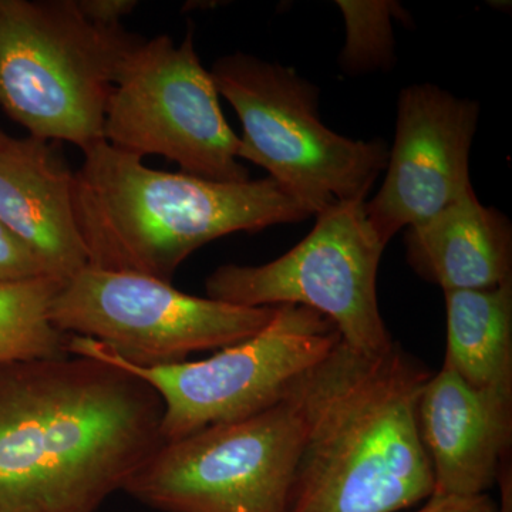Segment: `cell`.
Wrapping results in <instances>:
<instances>
[{
  "label": "cell",
  "instance_id": "cell-1",
  "mask_svg": "<svg viewBox=\"0 0 512 512\" xmlns=\"http://www.w3.org/2000/svg\"><path fill=\"white\" fill-rule=\"evenodd\" d=\"M164 406L120 367L0 365V512H96L163 446Z\"/></svg>",
  "mask_w": 512,
  "mask_h": 512
},
{
  "label": "cell",
  "instance_id": "cell-2",
  "mask_svg": "<svg viewBox=\"0 0 512 512\" xmlns=\"http://www.w3.org/2000/svg\"><path fill=\"white\" fill-rule=\"evenodd\" d=\"M431 375L397 343L363 356L340 340L295 387L303 439L288 512H399L429 500L417 403Z\"/></svg>",
  "mask_w": 512,
  "mask_h": 512
},
{
  "label": "cell",
  "instance_id": "cell-3",
  "mask_svg": "<svg viewBox=\"0 0 512 512\" xmlns=\"http://www.w3.org/2000/svg\"><path fill=\"white\" fill-rule=\"evenodd\" d=\"M74 208L89 266L170 282L208 242L308 220V210L272 178L220 183L148 168L109 143L84 151Z\"/></svg>",
  "mask_w": 512,
  "mask_h": 512
},
{
  "label": "cell",
  "instance_id": "cell-4",
  "mask_svg": "<svg viewBox=\"0 0 512 512\" xmlns=\"http://www.w3.org/2000/svg\"><path fill=\"white\" fill-rule=\"evenodd\" d=\"M141 37L90 22L77 0H0V107L30 137L103 143L121 64Z\"/></svg>",
  "mask_w": 512,
  "mask_h": 512
},
{
  "label": "cell",
  "instance_id": "cell-5",
  "mask_svg": "<svg viewBox=\"0 0 512 512\" xmlns=\"http://www.w3.org/2000/svg\"><path fill=\"white\" fill-rule=\"evenodd\" d=\"M210 73L241 121L238 158L268 171L311 217L340 202L366 201L386 170L389 147L326 127L315 84L242 52L221 57Z\"/></svg>",
  "mask_w": 512,
  "mask_h": 512
},
{
  "label": "cell",
  "instance_id": "cell-6",
  "mask_svg": "<svg viewBox=\"0 0 512 512\" xmlns=\"http://www.w3.org/2000/svg\"><path fill=\"white\" fill-rule=\"evenodd\" d=\"M340 340L339 330L319 312L282 305L261 332L197 362L131 365L103 343L79 335H67L66 352L120 367L150 384L164 406L161 436L171 443L248 419L288 399Z\"/></svg>",
  "mask_w": 512,
  "mask_h": 512
},
{
  "label": "cell",
  "instance_id": "cell-7",
  "mask_svg": "<svg viewBox=\"0 0 512 512\" xmlns=\"http://www.w3.org/2000/svg\"><path fill=\"white\" fill-rule=\"evenodd\" d=\"M365 202H340L320 212L308 237L275 261L215 269L205 282L208 298L247 308L306 306L328 318L360 355L387 352L396 342L376 288L386 244L367 220Z\"/></svg>",
  "mask_w": 512,
  "mask_h": 512
},
{
  "label": "cell",
  "instance_id": "cell-8",
  "mask_svg": "<svg viewBox=\"0 0 512 512\" xmlns=\"http://www.w3.org/2000/svg\"><path fill=\"white\" fill-rule=\"evenodd\" d=\"M295 387L265 412L164 443L124 493L163 512H288L303 439Z\"/></svg>",
  "mask_w": 512,
  "mask_h": 512
},
{
  "label": "cell",
  "instance_id": "cell-9",
  "mask_svg": "<svg viewBox=\"0 0 512 512\" xmlns=\"http://www.w3.org/2000/svg\"><path fill=\"white\" fill-rule=\"evenodd\" d=\"M103 134L110 146L140 158L163 156L181 173L220 183L251 180L192 30L178 46L161 35L128 53L107 101Z\"/></svg>",
  "mask_w": 512,
  "mask_h": 512
},
{
  "label": "cell",
  "instance_id": "cell-10",
  "mask_svg": "<svg viewBox=\"0 0 512 512\" xmlns=\"http://www.w3.org/2000/svg\"><path fill=\"white\" fill-rule=\"evenodd\" d=\"M276 308L229 305L151 276L86 266L57 292L50 320L60 332L92 338L131 365L150 367L252 338Z\"/></svg>",
  "mask_w": 512,
  "mask_h": 512
},
{
  "label": "cell",
  "instance_id": "cell-11",
  "mask_svg": "<svg viewBox=\"0 0 512 512\" xmlns=\"http://www.w3.org/2000/svg\"><path fill=\"white\" fill-rule=\"evenodd\" d=\"M480 106L434 84L400 93L396 137L379 192L365 202L384 244L473 191L470 154Z\"/></svg>",
  "mask_w": 512,
  "mask_h": 512
},
{
  "label": "cell",
  "instance_id": "cell-12",
  "mask_svg": "<svg viewBox=\"0 0 512 512\" xmlns=\"http://www.w3.org/2000/svg\"><path fill=\"white\" fill-rule=\"evenodd\" d=\"M417 427L434 495L487 494L511 456L512 394L478 389L443 366L421 389Z\"/></svg>",
  "mask_w": 512,
  "mask_h": 512
},
{
  "label": "cell",
  "instance_id": "cell-13",
  "mask_svg": "<svg viewBox=\"0 0 512 512\" xmlns=\"http://www.w3.org/2000/svg\"><path fill=\"white\" fill-rule=\"evenodd\" d=\"M0 221L67 282L89 266L76 208L74 173L53 141L10 138L0 144Z\"/></svg>",
  "mask_w": 512,
  "mask_h": 512
},
{
  "label": "cell",
  "instance_id": "cell-14",
  "mask_svg": "<svg viewBox=\"0 0 512 512\" xmlns=\"http://www.w3.org/2000/svg\"><path fill=\"white\" fill-rule=\"evenodd\" d=\"M407 262L424 281L444 292L476 291L512 279V227L476 192L407 228Z\"/></svg>",
  "mask_w": 512,
  "mask_h": 512
},
{
  "label": "cell",
  "instance_id": "cell-15",
  "mask_svg": "<svg viewBox=\"0 0 512 512\" xmlns=\"http://www.w3.org/2000/svg\"><path fill=\"white\" fill-rule=\"evenodd\" d=\"M444 365L478 389L512 394V279L476 291L444 292Z\"/></svg>",
  "mask_w": 512,
  "mask_h": 512
},
{
  "label": "cell",
  "instance_id": "cell-16",
  "mask_svg": "<svg viewBox=\"0 0 512 512\" xmlns=\"http://www.w3.org/2000/svg\"><path fill=\"white\" fill-rule=\"evenodd\" d=\"M63 284L52 276L0 281V365L69 355L67 333L50 320Z\"/></svg>",
  "mask_w": 512,
  "mask_h": 512
},
{
  "label": "cell",
  "instance_id": "cell-17",
  "mask_svg": "<svg viewBox=\"0 0 512 512\" xmlns=\"http://www.w3.org/2000/svg\"><path fill=\"white\" fill-rule=\"evenodd\" d=\"M346 23L340 64L346 72H369L394 63L393 2H338Z\"/></svg>",
  "mask_w": 512,
  "mask_h": 512
},
{
  "label": "cell",
  "instance_id": "cell-18",
  "mask_svg": "<svg viewBox=\"0 0 512 512\" xmlns=\"http://www.w3.org/2000/svg\"><path fill=\"white\" fill-rule=\"evenodd\" d=\"M50 276L32 249L0 221V281Z\"/></svg>",
  "mask_w": 512,
  "mask_h": 512
},
{
  "label": "cell",
  "instance_id": "cell-19",
  "mask_svg": "<svg viewBox=\"0 0 512 512\" xmlns=\"http://www.w3.org/2000/svg\"><path fill=\"white\" fill-rule=\"evenodd\" d=\"M80 10L90 22L111 28L120 26V20L136 9V0H77Z\"/></svg>",
  "mask_w": 512,
  "mask_h": 512
},
{
  "label": "cell",
  "instance_id": "cell-20",
  "mask_svg": "<svg viewBox=\"0 0 512 512\" xmlns=\"http://www.w3.org/2000/svg\"><path fill=\"white\" fill-rule=\"evenodd\" d=\"M493 504L494 501L487 494L476 497L433 494L416 512H487Z\"/></svg>",
  "mask_w": 512,
  "mask_h": 512
},
{
  "label": "cell",
  "instance_id": "cell-21",
  "mask_svg": "<svg viewBox=\"0 0 512 512\" xmlns=\"http://www.w3.org/2000/svg\"><path fill=\"white\" fill-rule=\"evenodd\" d=\"M497 485L500 488V504H493L487 512H512V461L505 458L498 473Z\"/></svg>",
  "mask_w": 512,
  "mask_h": 512
},
{
  "label": "cell",
  "instance_id": "cell-22",
  "mask_svg": "<svg viewBox=\"0 0 512 512\" xmlns=\"http://www.w3.org/2000/svg\"><path fill=\"white\" fill-rule=\"evenodd\" d=\"M9 140V137L6 136L5 133H3V131H0V144H3L5 143V141H8Z\"/></svg>",
  "mask_w": 512,
  "mask_h": 512
}]
</instances>
